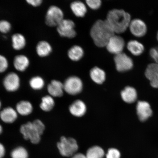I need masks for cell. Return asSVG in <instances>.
Masks as SVG:
<instances>
[{"label": "cell", "instance_id": "ab89813d", "mask_svg": "<svg viewBox=\"0 0 158 158\" xmlns=\"http://www.w3.org/2000/svg\"><path fill=\"white\" fill-rule=\"evenodd\" d=\"M157 39L158 41V31L157 34Z\"/></svg>", "mask_w": 158, "mask_h": 158}, {"label": "cell", "instance_id": "e0dca14e", "mask_svg": "<svg viewBox=\"0 0 158 158\" xmlns=\"http://www.w3.org/2000/svg\"><path fill=\"white\" fill-rule=\"evenodd\" d=\"M121 97L126 103H134L137 100V93L135 88L132 87L127 86L121 92Z\"/></svg>", "mask_w": 158, "mask_h": 158}, {"label": "cell", "instance_id": "cb8c5ba5", "mask_svg": "<svg viewBox=\"0 0 158 158\" xmlns=\"http://www.w3.org/2000/svg\"><path fill=\"white\" fill-rule=\"evenodd\" d=\"M12 46L14 49L16 50H20L24 48L26 41L25 37L20 33H16L12 37Z\"/></svg>", "mask_w": 158, "mask_h": 158}, {"label": "cell", "instance_id": "f1b7e54d", "mask_svg": "<svg viewBox=\"0 0 158 158\" xmlns=\"http://www.w3.org/2000/svg\"><path fill=\"white\" fill-rule=\"evenodd\" d=\"M12 158H28L27 150L23 147H18L13 150L11 153Z\"/></svg>", "mask_w": 158, "mask_h": 158}, {"label": "cell", "instance_id": "3957f363", "mask_svg": "<svg viewBox=\"0 0 158 158\" xmlns=\"http://www.w3.org/2000/svg\"><path fill=\"white\" fill-rule=\"evenodd\" d=\"M45 129L44 124L41 120L28 122L21 126L20 132L26 140H29L33 144L38 143L40 141L41 136Z\"/></svg>", "mask_w": 158, "mask_h": 158}, {"label": "cell", "instance_id": "74e56055", "mask_svg": "<svg viewBox=\"0 0 158 158\" xmlns=\"http://www.w3.org/2000/svg\"><path fill=\"white\" fill-rule=\"evenodd\" d=\"M3 131V128L2 126L0 124V134H1Z\"/></svg>", "mask_w": 158, "mask_h": 158}, {"label": "cell", "instance_id": "8fae6325", "mask_svg": "<svg viewBox=\"0 0 158 158\" xmlns=\"http://www.w3.org/2000/svg\"><path fill=\"white\" fill-rule=\"evenodd\" d=\"M137 114L140 121L145 122L152 115L153 111L148 102L140 101L136 106Z\"/></svg>", "mask_w": 158, "mask_h": 158}, {"label": "cell", "instance_id": "277c9868", "mask_svg": "<svg viewBox=\"0 0 158 158\" xmlns=\"http://www.w3.org/2000/svg\"><path fill=\"white\" fill-rule=\"evenodd\" d=\"M57 147L61 155L65 157L73 155L77 151L78 147L76 140L72 138L62 137L57 143Z\"/></svg>", "mask_w": 158, "mask_h": 158}, {"label": "cell", "instance_id": "d6a6232c", "mask_svg": "<svg viewBox=\"0 0 158 158\" xmlns=\"http://www.w3.org/2000/svg\"><path fill=\"white\" fill-rule=\"evenodd\" d=\"M120 157L119 151L115 148H110L109 149L106 155V158H120Z\"/></svg>", "mask_w": 158, "mask_h": 158}, {"label": "cell", "instance_id": "9a60e30c", "mask_svg": "<svg viewBox=\"0 0 158 158\" xmlns=\"http://www.w3.org/2000/svg\"><path fill=\"white\" fill-rule=\"evenodd\" d=\"M17 114L16 110L13 108L8 107L4 109L0 112V118L5 123H12L17 119Z\"/></svg>", "mask_w": 158, "mask_h": 158}, {"label": "cell", "instance_id": "ac0fdd59", "mask_svg": "<svg viewBox=\"0 0 158 158\" xmlns=\"http://www.w3.org/2000/svg\"><path fill=\"white\" fill-rule=\"evenodd\" d=\"M13 64L15 68L19 72H23L26 70L29 66V59L24 55H17L14 60Z\"/></svg>", "mask_w": 158, "mask_h": 158}, {"label": "cell", "instance_id": "f35d334b", "mask_svg": "<svg viewBox=\"0 0 158 158\" xmlns=\"http://www.w3.org/2000/svg\"><path fill=\"white\" fill-rule=\"evenodd\" d=\"M1 101H0V109H1Z\"/></svg>", "mask_w": 158, "mask_h": 158}, {"label": "cell", "instance_id": "5bb4252c", "mask_svg": "<svg viewBox=\"0 0 158 158\" xmlns=\"http://www.w3.org/2000/svg\"><path fill=\"white\" fill-rule=\"evenodd\" d=\"M47 90L51 96L60 97L64 94V84L59 81L53 80L48 85Z\"/></svg>", "mask_w": 158, "mask_h": 158}, {"label": "cell", "instance_id": "484cf974", "mask_svg": "<svg viewBox=\"0 0 158 158\" xmlns=\"http://www.w3.org/2000/svg\"><path fill=\"white\" fill-rule=\"evenodd\" d=\"M54 106L55 102L52 97L47 95L42 98L40 107L43 111L49 112L52 109Z\"/></svg>", "mask_w": 158, "mask_h": 158}, {"label": "cell", "instance_id": "4316f807", "mask_svg": "<svg viewBox=\"0 0 158 158\" xmlns=\"http://www.w3.org/2000/svg\"><path fill=\"white\" fill-rule=\"evenodd\" d=\"M104 152L103 149L98 146H94L89 149L87 152V158H103Z\"/></svg>", "mask_w": 158, "mask_h": 158}, {"label": "cell", "instance_id": "ba28073f", "mask_svg": "<svg viewBox=\"0 0 158 158\" xmlns=\"http://www.w3.org/2000/svg\"><path fill=\"white\" fill-rule=\"evenodd\" d=\"M114 60L116 70L118 72H126L131 70L133 66L132 59L123 52L115 55Z\"/></svg>", "mask_w": 158, "mask_h": 158}, {"label": "cell", "instance_id": "ffe728a7", "mask_svg": "<svg viewBox=\"0 0 158 158\" xmlns=\"http://www.w3.org/2000/svg\"><path fill=\"white\" fill-rule=\"evenodd\" d=\"M32 105L27 101H21L16 106V110L18 113L22 116H27L32 112Z\"/></svg>", "mask_w": 158, "mask_h": 158}, {"label": "cell", "instance_id": "d6986e66", "mask_svg": "<svg viewBox=\"0 0 158 158\" xmlns=\"http://www.w3.org/2000/svg\"><path fill=\"white\" fill-rule=\"evenodd\" d=\"M90 78L96 83L101 84L105 81L106 74L103 70L97 67H94L90 71Z\"/></svg>", "mask_w": 158, "mask_h": 158}, {"label": "cell", "instance_id": "30bf717a", "mask_svg": "<svg viewBox=\"0 0 158 158\" xmlns=\"http://www.w3.org/2000/svg\"><path fill=\"white\" fill-rule=\"evenodd\" d=\"M20 78L17 74L11 72L6 76L3 80V85L8 91L15 92L19 89Z\"/></svg>", "mask_w": 158, "mask_h": 158}, {"label": "cell", "instance_id": "5b68a950", "mask_svg": "<svg viewBox=\"0 0 158 158\" xmlns=\"http://www.w3.org/2000/svg\"><path fill=\"white\" fill-rule=\"evenodd\" d=\"M62 10L57 6H52L49 8L45 16V23L49 27H57L64 19Z\"/></svg>", "mask_w": 158, "mask_h": 158}, {"label": "cell", "instance_id": "52a82bcc", "mask_svg": "<svg viewBox=\"0 0 158 158\" xmlns=\"http://www.w3.org/2000/svg\"><path fill=\"white\" fill-rule=\"evenodd\" d=\"M74 22L69 19H64L57 26V30L61 36L73 38L76 36Z\"/></svg>", "mask_w": 158, "mask_h": 158}, {"label": "cell", "instance_id": "7a4b0ae2", "mask_svg": "<svg viewBox=\"0 0 158 158\" xmlns=\"http://www.w3.org/2000/svg\"><path fill=\"white\" fill-rule=\"evenodd\" d=\"M90 34L96 46L103 47L106 46L110 39L115 34L106 20L99 19L92 26Z\"/></svg>", "mask_w": 158, "mask_h": 158}, {"label": "cell", "instance_id": "7402d4cb", "mask_svg": "<svg viewBox=\"0 0 158 158\" xmlns=\"http://www.w3.org/2000/svg\"><path fill=\"white\" fill-rule=\"evenodd\" d=\"M36 51L39 56L41 57L47 56L52 52V47L46 41H40L37 45Z\"/></svg>", "mask_w": 158, "mask_h": 158}, {"label": "cell", "instance_id": "4fadbf2b", "mask_svg": "<svg viewBox=\"0 0 158 158\" xmlns=\"http://www.w3.org/2000/svg\"><path fill=\"white\" fill-rule=\"evenodd\" d=\"M145 75L149 80L151 85L154 88H158V64L152 63L148 65Z\"/></svg>", "mask_w": 158, "mask_h": 158}, {"label": "cell", "instance_id": "f546056e", "mask_svg": "<svg viewBox=\"0 0 158 158\" xmlns=\"http://www.w3.org/2000/svg\"><path fill=\"white\" fill-rule=\"evenodd\" d=\"M11 29V25L9 22L6 20L0 21V31L3 33L9 32Z\"/></svg>", "mask_w": 158, "mask_h": 158}, {"label": "cell", "instance_id": "8d00e7d4", "mask_svg": "<svg viewBox=\"0 0 158 158\" xmlns=\"http://www.w3.org/2000/svg\"><path fill=\"white\" fill-rule=\"evenodd\" d=\"M72 158H87L86 156L82 153L75 154Z\"/></svg>", "mask_w": 158, "mask_h": 158}, {"label": "cell", "instance_id": "9c48e42d", "mask_svg": "<svg viewBox=\"0 0 158 158\" xmlns=\"http://www.w3.org/2000/svg\"><path fill=\"white\" fill-rule=\"evenodd\" d=\"M125 42L122 37L114 34L111 37L106 45V49L110 53L115 55L123 52Z\"/></svg>", "mask_w": 158, "mask_h": 158}, {"label": "cell", "instance_id": "83f0119b", "mask_svg": "<svg viewBox=\"0 0 158 158\" xmlns=\"http://www.w3.org/2000/svg\"><path fill=\"white\" fill-rule=\"evenodd\" d=\"M44 81L39 76L33 77L30 80L29 85L31 88L35 90L41 89L44 86Z\"/></svg>", "mask_w": 158, "mask_h": 158}, {"label": "cell", "instance_id": "603a6c76", "mask_svg": "<svg viewBox=\"0 0 158 158\" xmlns=\"http://www.w3.org/2000/svg\"><path fill=\"white\" fill-rule=\"evenodd\" d=\"M127 48L128 51L135 56H139L143 53L144 50L143 44L135 40L130 41L127 43Z\"/></svg>", "mask_w": 158, "mask_h": 158}, {"label": "cell", "instance_id": "6da1fadb", "mask_svg": "<svg viewBox=\"0 0 158 158\" xmlns=\"http://www.w3.org/2000/svg\"><path fill=\"white\" fill-rule=\"evenodd\" d=\"M106 21L115 34L125 31L131 21L129 14L123 10L114 9L108 12Z\"/></svg>", "mask_w": 158, "mask_h": 158}, {"label": "cell", "instance_id": "836d02e7", "mask_svg": "<svg viewBox=\"0 0 158 158\" xmlns=\"http://www.w3.org/2000/svg\"><path fill=\"white\" fill-rule=\"evenodd\" d=\"M150 55L156 63L158 64V47H153L150 49Z\"/></svg>", "mask_w": 158, "mask_h": 158}, {"label": "cell", "instance_id": "e575fe53", "mask_svg": "<svg viewBox=\"0 0 158 158\" xmlns=\"http://www.w3.org/2000/svg\"><path fill=\"white\" fill-rule=\"evenodd\" d=\"M27 2L34 7L39 6L42 3V0H27Z\"/></svg>", "mask_w": 158, "mask_h": 158}, {"label": "cell", "instance_id": "1f68e13d", "mask_svg": "<svg viewBox=\"0 0 158 158\" xmlns=\"http://www.w3.org/2000/svg\"><path fill=\"white\" fill-rule=\"evenodd\" d=\"M86 2L88 6L93 10L99 8L102 5V1L100 0H87Z\"/></svg>", "mask_w": 158, "mask_h": 158}, {"label": "cell", "instance_id": "7c38bea8", "mask_svg": "<svg viewBox=\"0 0 158 158\" xmlns=\"http://www.w3.org/2000/svg\"><path fill=\"white\" fill-rule=\"evenodd\" d=\"M129 27L131 32L135 36H143L147 33V25L143 20L139 19L132 20Z\"/></svg>", "mask_w": 158, "mask_h": 158}, {"label": "cell", "instance_id": "d590c367", "mask_svg": "<svg viewBox=\"0 0 158 158\" xmlns=\"http://www.w3.org/2000/svg\"><path fill=\"white\" fill-rule=\"evenodd\" d=\"M5 149L4 146L0 143V158H2L5 156Z\"/></svg>", "mask_w": 158, "mask_h": 158}, {"label": "cell", "instance_id": "d4e9b609", "mask_svg": "<svg viewBox=\"0 0 158 158\" xmlns=\"http://www.w3.org/2000/svg\"><path fill=\"white\" fill-rule=\"evenodd\" d=\"M84 54L83 49L78 45H74L69 49L68 56L71 60L74 61H78L82 58Z\"/></svg>", "mask_w": 158, "mask_h": 158}, {"label": "cell", "instance_id": "2e32d148", "mask_svg": "<svg viewBox=\"0 0 158 158\" xmlns=\"http://www.w3.org/2000/svg\"><path fill=\"white\" fill-rule=\"evenodd\" d=\"M71 114L76 117H80L84 115L86 111V105L80 100H77L71 105L69 108Z\"/></svg>", "mask_w": 158, "mask_h": 158}, {"label": "cell", "instance_id": "8992f818", "mask_svg": "<svg viewBox=\"0 0 158 158\" xmlns=\"http://www.w3.org/2000/svg\"><path fill=\"white\" fill-rule=\"evenodd\" d=\"M63 84L65 91L72 95H76L80 94L82 90V81L77 77H69Z\"/></svg>", "mask_w": 158, "mask_h": 158}, {"label": "cell", "instance_id": "4dcf8cb0", "mask_svg": "<svg viewBox=\"0 0 158 158\" xmlns=\"http://www.w3.org/2000/svg\"><path fill=\"white\" fill-rule=\"evenodd\" d=\"M9 63L6 58L0 55V73H3L8 68Z\"/></svg>", "mask_w": 158, "mask_h": 158}, {"label": "cell", "instance_id": "44dd1931", "mask_svg": "<svg viewBox=\"0 0 158 158\" xmlns=\"http://www.w3.org/2000/svg\"><path fill=\"white\" fill-rule=\"evenodd\" d=\"M70 8L74 15L78 17H84L87 12L86 6L81 1L73 2L71 4Z\"/></svg>", "mask_w": 158, "mask_h": 158}]
</instances>
